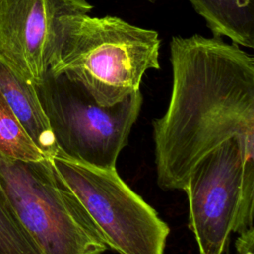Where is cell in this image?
<instances>
[{
	"label": "cell",
	"mask_w": 254,
	"mask_h": 254,
	"mask_svg": "<svg viewBox=\"0 0 254 254\" xmlns=\"http://www.w3.org/2000/svg\"><path fill=\"white\" fill-rule=\"evenodd\" d=\"M172 92L153 120L158 186L183 190L198 161L224 141L254 136V57L222 38L170 42Z\"/></svg>",
	"instance_id": "1"
},
{
	"label": "cell",
	"mask_w": 254,
	"mask_h": 254,
	"mask_svg": "<svg viewBox=\"0 0 254 254\" xmlns=\"http://www.w3.org/2000/svg\"><path fill=\"white\" fill-rule=\"evenodd\" d=\"M161 40L155 30L117 16L80 14L65 19L50 69L79 82L96 102L114 105L140 90L149 69H159Z\"/></svg>",
	"instance_id": "2"
},
{
	"label": "cell",
	"mask_w": 254,
	"mask_h": 254,
	"mask_svg": "<svg viewBox=\"0 0 254 254\" xmlns=\"http://www.w3.org/2000/svg\"><path fill=\"white\" fill-rule=\"evenodd\" d=\"M0 187L42 254H100L107 249L51 158L24 161L0 151Z\"/></svg>",
	"instance_id": "3"
},
{
	"label": "cell",
	"mask_w": 254,
	"mask_h": 254,
	"mask_svg": "<svg viewBox=\"0 0 254 254\" xmlns=\"http://www.w3.org/2000/svg\"><path fill=\"white\" fill-rule=\"evenodd\" d=\"M35 85L58 152L90 166L113 169L136 122L143 96L140 90L103 106L77 81L51 70Z\"/></svg>",
	"instance_id": "4"
},
{
	"label": "cell",
	"mask_w": 254,
	"mask_h": 254,
	"mask_svg": "<svg viewBox=\"0 0 254 254\" xmlns=\"http://www.w3.org/2000/svg\"><path fill=\"white\" fill-rule=\"evenodd\" d=\"M51 160L107 247L119 254H164L170 233L168 224L124 183L116 168L90 166L60 153Z\"/></svg>",
	"instance_id": "5"
},
{
	"label": "cell",
	"mask_w": 254,
	"mask_h": 254,
	"mask_svg": "<svg viewBox=\"0 0 254 254\" xmlns=\"http://www.w3.org/2000/svg\"><path fill=\"white\" fill-rule=\"evenodd\" d=\"M241 141L232 137L194 166L184 190L189 201V228L199 254H223L233 232L242 186Z\"/></svg>",
	"instance_id": "6"
},
{
	"label": "cell",
	"mask_w": 254,
	"mask_h": 254,
	"mask_svg": "<svg viewBox=\"0 0 254 254\" xmlns=\"http://www.w3.org/2000/svg\"><path fill=\"white\" fill-rule=\"evenodd\" d=\"M88 0H0V56L36 84L50 69L66 18L88 14Z\"/></svg>",
	"instance_id": "7"
},
{
	"label": "cell",
	"mask_w": 254,
	"mask_h": 254,
	"mask_svg": "<svg viewBox=\"0 0 254 254\" xmlns=\"http://www.w3.org/2000/svg\"><path fill=\"white\" fill-rule=\"evenodd\" d=\"M0 92L33 143L47 158L54 157L58 148L34 83L1 56Z\"/></svg>",
	"instance_id": "8"
},
{
	"label": "cell",
	"mask_w": 254,
	"mask_h": 254,
	"mask_svg": "<svg viewBox=\"0 0 254 254\" xmlns=\"http://www.w3.org/2000/svg\"><path fill=\"white\" fill-rule=\"evenodd\" d=\"M214 37L254 48V0H188Z\"/></svg>",
	"instance_id": "9"
},
{
	"label": "cell",
	"mask_w": 254,
	"mask_h": 254,
	"mask_svg": "<svg viewBox=\"0 0 254 254\" xmlns=\"http://www.w3.org/2000/svg\"><path fill=\"white\" fill-rule=\"evenodd\" d=\"M0 151L11 158L39 161L47 158L30 139L0 92Z\"/></svg>",
	"instance_id": "10"
},
{
	"label": "cell",
	"mask_w": 254,
	"mask_h": 254,
	"mask_svg": "<svg viewBox=\"0 0 254 254\" xmlns=\"http://www.w3.org/2000/svg\"><path fill=\"white\" fill-rule=\"evenodd\" d=\"M0 254H42L0 187Z\"/></svg>",
	"instance_id": "11"
},
{
	"label": "cell",
	"mask_w": 254,
	"mask_h": 254,
	"mask_svg": "<svg viewBox=\"0 0 254 254\" xmlns=\"http://www.w3.org/2000/svg\"><path fill=\"white\" fill-rule=\"evenodd\" d=\"M238 234L239 236L235 241L236 254H253L254 227H250Z\"/></svg>",
	"instance_id": "12"
},
{
	"label": "cell",
	"mask_w": 254,
	"mask_h": 254,
	"mask_svg": "<svg viewBox=\"0 0 254 254\" xmlns=\"http://www.w3.org/2000/svg\"><path fill=\"white\" fill-rule=\"evenodd\" d=\"M146 1H149V2H152V3H154V2H157V1H159V0H146Z\"/></svg>",
	"instance_id": "13"
}]
</instances>
